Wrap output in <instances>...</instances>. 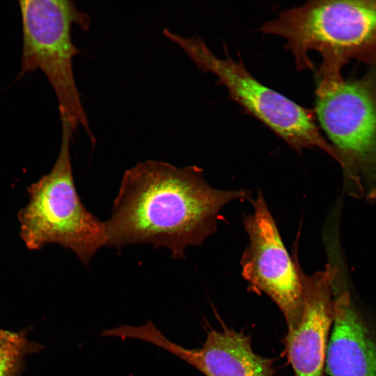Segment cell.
<instances>
[{"label":"cell","mask_w":376,"mask_h":376,"mask_svg":"<svg viewBox=\"0 0 376 376\" xmlns=\"http://www.w3.org/2000/svg\"><path fill=\"white\" fill-rule=\"evenodd\" d=\"M250 196L246 189L212 187L196 166L138 163L123 173L111 217L104 222L106 246L149 244L183 258L188 246L201 244L216 231L226 204Z\"/></svg>","instance_id":"6da1fadb"},{"label":"cell","mask_w":376,"mask_h":376,"mask_svg":"<svg viewBox=\"0 0 376 376\" xmlns=\"http://www.w3.org/2000/svg\"><path fill=\"white\" fill-rule=\"evenodd\" d=\"M260 31L286 40L298 70L314 68L311 50L322 57L317 75H341L350 60L376 65V0L310 1L279 13Z\"/></svg>","instance_id":"7a4b0ae2"},{"label":"cell","mask_w":376,"mask_h":376,"mask_svg":"<svg viewBox=\"0 0 376 376\" xmlns=\"http://www.w3.org/2000/svg\"><path fill=\"white\" fill-rule=\"evenodd\" d=\"M60 118L61 141L57 159L52 170L28 188L29 202L18 213L19 235L30 250L57 244L87 265L106 246L104 222L85 207L77 194L70 152L75 132L67 117Z\"/></svg>","instance_id":"3957f363"},{"label":"cell","mask_w":376,"mask_h":376,"mask_svg":"<svg viewBox=\"0 0 376 376\" xmlns=\"http://www.w3.org/2000/svg\"><path fill=\"white\" fill-rule=\"evenodd\" d=\"M313 112L337 155L347 190L376 198V65L357 79L317 76Z\"/></svg>","instance_id":"277c9868"},{"label":"cell","mask_w":376,"mask_h":376,"mask_svg":"<svg viewBox=\"0 0 376 376\" xmlns=\"http://www.w3.org/2000/svg\"><path fill=\"white\" fill-rule=\"evenodd\" d=\"M22 26L21 68L17 78L40 70L57 98L60 115L66 116L75 132L84 129L93 135L73 72V58L79 49L72 42L73 24L82 31L90 27L89 16L69 0L19 1Z\"/></svg>","instance_id":"5b68a950"},{"label":"cell","mask_w":376,"mask_h":376,"mask_svg":"<svg viewBox=\"0 0 376 376\" xmlns=\"http://www.w3.org/2000/svg\"><path fill=\"white\" fill-rule=\"evenodd\" d=\"M164 35L178 45L204 72H211L229 97L295 150L319 148L337 162V155L322 136L314 112L266 86L255 78L241 61L229 54L215 55L198 37H185L168 29Z\"/></svg>","instance_id":"8992f818"},{"label":"cell","mask_w":376,"mask_h":376,"mask_svg":"<svg viewBox=\"0 0 376 376\" xmlns=\"http://www.w3.org/2000/svg\"><path fill=\"white\" fill-rule=\"evenodd\" d=\"M253 211L244 219L249 237L240 260L242 274L251 291L269 296L281 310L288 332L302 311L300 267L286 249L263 194L251 199Z\"/></svg>","instance_id":"52a82bcc"},{"label":"cell","mask_w":376,"mask_h":376,"mask_svg":"<svg viewBox=\"0 0 376 376\" xmlns=\"http://www.w3.org/2000/svg\"><path fill=\"white\" fill-rule=\"evenodd\" d=\"M334 295L326 372L329 376H376V310L359 297L340 269Z\"/></svg>","instance_id":"ba28073f"},{"label":"cell","mask_w":376,"mask_h":376,"mask_svg":"<svg viewBox=\"0 0 376 376\" xmlns=\"http://www.w3.org/2000/svg\"><path fill=\"white\" fill-rule=\"evenodd\" d=\"M338 266L311 275L300 269L302 311L297 326L285 338V354L294 376H323L334 314V282Z\"/></svg>","instance_id":"9c48e42d"},{"label":"cell","mask_w":376,"mask_h":376,"mask_svg":"<svg viewBox=\"0 0 376 376\" xmlns=\"http://www.w3.org/2000/svg\"><path fill=\"white\" fill-rule=\"evenodd\" d=\"M130 338L153 344L177 356L205 376H274L273 361L252 349L249 336L226 327L211 329L199 348L183 347L167 338L152 323L129 329Z\"/></svg>","instance_id":"30bf717a"},{"label":"cell","mask_w":376,"mask_h":376,"mask_svg":"<svg viewBox=\"0 0 376 376\" xmlns=\"http://www.w3.org/2000/svg\"><path fill=\"white\" fill-rule=\"evenodd\" d=\"M42 346L29 340L24 331L0 329V376H19L25 357Z\"/></svg>","instance_id":"8fae6325"}]
</instances>
